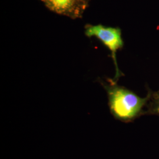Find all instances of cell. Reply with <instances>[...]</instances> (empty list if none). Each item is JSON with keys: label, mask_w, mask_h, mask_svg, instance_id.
I'll use <instances>...</instances> for the list:
<instances>
[{"label": "cell", "mask_w": 159, "mask_h": 159, "mask_svg": "<svg viewBox=\"0 0 159 159\" xmlns=\"http://www.w3.org/2000/svg\"><path fill=\"white\" fill-rule=\"evenodd\" d=\"M100 83L107 93L110 113L117 120L124 123H130L144 113L148 101L149 93L145 97L139 96L135 93L125 87L119 85L113 79H106Z\"/></svg>", "instance_id": "1"}, {"label": "cell", "mask_w": 159, "mask_h": 159, "mask_svg": "<svg viewBox=\"0 0 159 159\" xmlns=\"http://www.w3.org/2000/svg\"><path fill=\"white\" fill-rule=\"evenodd\" d=\"M89 1H90V0H89Z\"/></svg>", "instance_id": "5"}, {"label": "cell", "mask_w": 159, "mask_h": 159, "mask_svg": "<svg viewBox=\"0 0 159 159\" xmlns=\"http://www.w3.org/2000/svg\"><path fill=\"white\" fill-rule=\"evenodd\" d=\"M47 8L72 19L79 18L89 6V0H41Z\"/></svg>", "instance_id": "3"}, {"label": "cell", "mask_w": 159, "mask_h": 159, "mask_svg": "<svg viewBox=\"0 0 159 159\" xmlns=\"http://www.w3.org/2000/svg\"><path fill=\"white\" fill-rule=\"evenodd\" d=\"M150 97L145 108L144 116H159V90L153 91L147 87Z\"/></svg>", "instance_id": "4"}, {"label": "cell", "mask_w": 159, "mask_h": 159, "mask_svg": "<svg viewBox=\"0 0 159 159\" xmlns=\"http://www.w3.org/2000/svg\"><path fill=\"white\" fill-rule=\"evenodd\" d=\"M85 34L88 37H96L110 51L116 69L113 80L117 81L120 77L124 76L119 68L116 56L117 51L122 49L124 46L121 29L107 27L102 24H87L85 27Z\"/></svg>", "instance_id": "2"}]
</instances>
